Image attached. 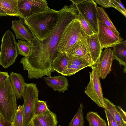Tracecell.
<instances>
[{"mask_svg": "<svg viewBox=\"0 0 126 126\" xmlns=\"http://www.w3.org/2000/svg\"><path fill=\"white\" fill-rule=\"evenodd\" d=\"M78 12L73 4L65 5L58 11V22L47 38L40 41L32 33L33 38L30 53L27 57L22 58L20 62L29 76L37 79L45 76H51L55 71L52 63L59 52L57 49L61 35L67 25L77 18Z\"/></svg>", "mask_w": 126, "mask_h": 126, "instance_id": "cell-1", "label": "cell"}, {"mask_svg": "<svg viewBox=\"0 0 126 126\" xmlns=\"http://www.w3.org/2000/svg\"><path fill=\"white\" fill-rule=\"evenodd\" d=\"M58 11L49 8L24 19V22L36 38L42 41L49 36L58 19Z\"/></svg>", "mask_w": 126, "mask_h": 126, "instance_id": "cell-2", "label": "cell"}, {"mask_svg": "<svg viewBox=\"0 0 126 126\" xmlns=\"http://www.w3.org/2000/svg\"><path fill=\"white\" fill-rule=\"evenodd\" d=\"M90 36L82 29L79 21L73 20L68 24L62 32L58 43L57 51L67 53L76 42L81 41L89 50Z\"/></svg>", "mask_w": 126, "mask_h": 126, "instance_id": "cell-3", "label": "cell"}, {"mask_svg": "<svg viewBox=\"0 0 126 126\" xmlns=\"http://www.w3.org/2000/svg\"><path fill=\"white\" fill-rule=\"evenodd\" d=\"M16 98L9 78L0 83V114L12 123L17 108Z\"/></svg>", "mask_w": 126, "mask_h": 126, "instance_id": "cell-4", "label": "cell"}, {"mask_svg": "<svg viewBox=\"0 0 126 126\" xmlns=\"http://www.w3.org/2000/svg\"><path fill=\"white\" fill-rule=\"evenodd\" d=\"M14 35L9 30L3 35L0 46V64L6 68L15 62L18 54Z\"/></svg>", "mask_w": 126, "mask_h": 126, "instance_id": "cell-5", "label": "cell"}, {"mask_svg": "<svg viewBox=\"0 0 126 126\" xmlns=\"http://www.w3.org/2000/svg\"><path fill=\"white\" fill-rule=\"evenodd\" d=\"M39 91L36 84L26 83V87L23 96L24 100L22 126H28L35 117L34 107L38 99Z\"/></svg>", "mask_w": 126, "mask_h": 126, "instance_id": "cell-6", "label": "cell"}, {"mask_svg": "<svg viewBox=\"0 0 126 126\" xmlns=\"http://www.w3.org/2000/svg\"><path fill=\"white\" fill-rule=\"evenodd\" d=\"M91 67L92 71L89 72L90 81L84 92L98 106L105 108L104 97L97 67L95 64Z\"/></svg>", "mask_w": 126, "mask_h": 126, "instance_id": "cell-7", "label": "cell"}, {"mask_svg": "<svg viewBox=\"0 0 126 126\" xmlns=\"http://www.w3.org/2000/svg\"><path fill=\"white\" fill-rule=\"evenodd\" d=\"M75 6L78 12L97 34L98 21L96 3L94 0H84Z\"/></svg>", "mask_w": 126, "mask_h": 126, "instance_id": "cell-8", "label": "cell"}, {"mask_svg": "<svg viewBox=\"0 0 126 126\" xmlns=\"http://www.w3.org/2000/svg\"><path fill=\"white\" fill-rule=\"evenodd\" d=\"M48 4L46 0H19L18 7L24 19L47 10L49 8Z\"/></svg>", "mask_w": 126, "mask_h": 126, "instance_id": "cell-9", "label": "cell"}, {"mask_svg": "<svg viewBox=\"0 0 126 126\" xmlns=\"http://www.w3.org/2000/svg\"><path fill=\"white\" fill-rule=\"evenodd\" d=\"M97 33L98 40L102 49L113 47L123 41L121 37L119 38L109 27L98 21Z\"/></svg>", "mask_w": 126, "mask_h": 126, "instance_id": "cell-10", "label": "cell"}, {"mask_svg": "<svg viewBox=\"0 0 126 126\" xmlns=\"http://www.w3.org/2000/svg\"><path fill=\"white\" fill-rule=\"evenodd\" d=\"M113 53V49L111 48H105L102 52L95 64L100 79H105L107 75L110 72L114 60Z\"/></svg>", "mask_w": 126, "mask_h": 126, "instance_id": "cell-11", "label": "cell"}, {"mask_svg": "<svg viewBox=\"0 0 126 126\" xmlns=\"http://www.w3.org/2000/svg\"><path fill=\"white\" fill-rule=\"evenodd\" d=\"M11 28L15 34L16 39L26 41L32 44L33 38L32 33L22 19L20 18L12 21Z\"/></svg>", "mask_w": 126, "mask_h": 126, "instance_id": "cell-12", "label": "cell"}, {"mask_svg": "<svg viewBox=\"0 0 126 126\" xmlns=\"http://www.w3.org/2000/svg\"><path fill=\"white\" fill-rule=\"evenodd\" d=\"M104 100L105 108L110 113L118 126H126V113L121 107L115 105L107 98H104Z\"/></svg>", "mask_w": 126, "mask_h": 126, "instance_id": "cell-13", "label": "cell"}, {"mask_svg": "<svg viewBox=\"0 0 126 126\" xmlns=\"http://www.w3.org/2000/svg\"><path fill=\"white\" fill-rule=\"evenodd\" d=\"M43 79L47 84L55 91L64 93L69 86L67 79L64 76L60 75L45 77Z\"/></svg>", "mask_w": 126, "mask_h": 126, "instance_id": "cell-14", "label": "cell"}, {"mask_svg": "<svg viewBox=\"0 0 126 126\" xmlns=\"http://www.w3.org/2000/svg\"><path fill=\"white\" fill-rule=\"evenodd\" d=\"M66 53L68 57H80L87 61L91 66L93 65L87 47L81 41L76 43Z\"/></svg>", "mask_w": 126, "mask_h": 126, "instance_id": "cell-15", "label": "cell"}, {"mask_svg": "<svg viewBox=\"0 0 126 126\" xmlns=\"http://www.w3.org/2000/svg\"><path fill=\"white\" fill-rule=\"evenodd\" d=\"M9 78L17 99H21L24 95L26 83L23 76L20 74L12 72L10 73Z\"/></svg>", "mask_w": 126, "mask_h": 126, "instance_id": "cell-16", "label": "cell"}, {"mask_svg": "<svg viewBox=\"0 0 126 126\" xmlns=\"http://www.w3.org/2000/svg\"><path fill=\"white\" fill-rule=\"evenodd\" d=\"M19 0H0V8L7 16H13L24 19L23 15L18 7Z\"/></svg>", "mask_w": 126, "mask_h": 126, "instance_id": "cell-17", "label": "cell"}, {"mask_svg": "<svg viewBox=\"0 0 126 126\" xmlns=\"http://www.w3.org/2000/svg\"><path fill=\"white\" fill-rule=\"evenodd\" d=\"M102 50L97 34L90 36L89 52L93 65L98 60Z\"/></svg>", "mask_w": 126, "mask_h": 126, "instance_id": "cell-18", "label": "cell"}, {"mask_svg": "<svg viewBox=\"0 0 126 126\" xmlns=\"http://www.w3.org/2000/svg\"><path fill=\"white\" fill-rule=\"evenodd\" d=\"M114 60L119 63L120 66L123 65L124 67L123 71L126 73V40L122 41L113 47Z\"/></svg>", "mask_w": 126, "mask_h": 126, "instance_id": "cell-19", "label": "cell"}, {"mask_svg": "<svg viewBox=\"0 0 126 126\" xmlns=\"http://www.w3.org/2000/svg\"><path fill=\"white\" fill-rule=\"evenodd\" d=\"M68 60L66 53L59 52L52 63L53 69L62 75L67 66Z\"/></svg>", "mask_w": 126, "mask_h": 126, "instance_id": "cell-20", "label": "cell"}, {"mask_svg": "<svg viewBox=\"0 0 126 126\" xmlns=\"http://www.w3.org/2000/svg\"><path fill=\"white\" fill-rule=\"evenodd\" d=\"M98 21L102 23L109 27L118 38L121 37L106 12L103 8L97 6Z\"/></svg>", "mask_w": 126, "mask_h": 126, "instance_id": "cell-21", "label": "cell"}, {"mask_svg": "<svg viewBox=\"0 0 126 126\" xmlns=\"http://www.w3.org/2000/svg\"><path fill=\"white\" fill-rule=\"evenodd\" d=\"M36 117L42 126H57V116L49 110Z\"/></svg>", "mask_w": 126, "mask_h": 126, "instance_id": "cell-22", "label": "cell"}, {"mask_svg": "<svg viewBox=\"0 0 126 126\" xmlns=\"http://www.w3.org/2000/svg\"><path fill=\"white\" fill-rule=\"evenodd\" d=\"M89 126H107L105 120L102 118L96 112L89 111L86 116Z\"/></svg>", "mask_w": 126, "mask_h": 126, "instance_id": "cell-23", "label": "cell"}, {"mask_svg": "<svg viewBox=\"0 0 126 126\" xmlns=\"http://www.w3.org/2000/svg\"><path fill=\"white\" fill-rule=\"evenodd\" d=\"M83 108V105L81 103L77 112L69 123V126H84L85 121L82 110Z\"/></svg>", "mask_w": 126, "mask_h": 126, "instance_id": "cell-24", "label": "cell"}, {"mask_svg": "<svg viewBox=\"0 0 126 126\" xmlns=\"http://www.w3.org/2000/svg\"><path fill=\"white\" fill-rule=\"evenodd\" d=\"M16 44L18 55L27 57L30 52L31 47V44L27 41L19 40Z\"/></svg>", "mask_w": 126, "mask_h": 126, "instance_id": "cell-25", "label": "cell"}, {"mask_svg": "<svg viewBox=\"0 0 126 126\" xmlns=\"http://www.w3.org/2000/svg\"><path fill=\"white\" fill-rule=\"evenodd\" d=\"M77 19L79 21L82 29L87 35L90 36L96 33L88 23L79 12Z\"/></svg>", "mask_w": 126, "mask_h": 126, "instance_id": "cell-26", "label": "cell"}, {"mask_svg": "<svg viewBox=\"0 0 126 126\" xmlns=\"http://www.w3.org/2000/svg\"><path fill=\"white\" fill-rule=\"evenodd\" d=\"M49 110L46 101L37 99L34 107L35 117L41 115Z\"/></svg>", "mask_w": 126, "mask_h": 126, "instance_id": "cell-27", "label": "cell"}, {"mask_svg": "<svg viewBox=\"0 0 126 126\" xmlns=\"http://www.w3.org/2000/svg\"><path fill=\"white\" fill-rule=\"evenodd\" d=\"M23 120V106L19 105L16 111L12 122V126H22Z\"/></svg>", "mask_w": 126, "mask_h": 126, "instance_id": "cell-28", "label": "cell"}, {"mask_svg": "<svg viewBox=\"0 0 126 126\" xmlns=\"http://www.w3.org/2000/svg\"><path fill=\"white\" fill-rule=\"evenodd\" d=\"M68 63L85 68L88 66L91 67L88 61L83 58L78 57H68Z\"/></svg>", "mask_w": 126, "mask_h": 126, "instance_id": "cell-29", "label": "cell"}, {"mask_svg": "<svg viewBox=\"0 0 126 126\" xmlns=\"http://www.w3.org/2000/svg\"><path fill=\"white\" fill-rule=\"evenodd\" d=\"M84 68L85 67L83 66L68 63L66 68L62 75L67 76H71Z\"/></svg>", "mask_w": 126, "mask_h": 126, "instance_id": "cell-30", "label": "cell"}, {"mask_svg": "<svg viewBox=\"0 0 126 126\" xmlns=\"http://www.w3.org/2000/svg\"><path fill=\"white\" fill-rule=\"evenodd\" d=\"M110 1L114 7V8L126 17V10L122 1L120 0H110Z\"/></svg>", "mask_w": 126, "mask_h": 126, "instance_id": "cell-31", "label": "cell"}, {"mask_svg": "<svg viewBox=\"0 0 126 126\" xmlns=\"http://www.w3.org/2000/svg\"><path fill=\"white\" fill-rule=\"evenodd\" d=\"M104 109V111L107 119L108 126H118L117 123L110 113L105 108Z\"/></svg>", "mask_w": 126, "mask_h": 126, "instance_id": "cell-32", "label": "cell"}, {"mask_svg": "<svg viewBox=\"0 0 126 126\" xmlns=\"http://www.w3.org/2000/svg\"><path fill=\"white\" fill-rule=\"evenodd\" d=\"M94 1L105 8L111 7L114 8L110 1V0H94Z\"/></svg>", "mask_w": 126, "mask_h": 126, "instance_id": "cell-33", "label": "cell"}, {"mask_svg": "<svg viewBox=\"0 0 126 126\" xmlns=\"http://www.w3.org/2000/svg\"><path fill=\"white\" fill-rule=\"evenodd\" d=\"M0 126H12V123L8 121L0 114Z\"/></svg>", "mask_w": 126, "mask_h": 126, "instance_id": "cell-34", "label": "cell"}, {"mask_svg": "<svg viewBox=\"0 0 126 126\" xmlns=\"http://www.w3.org/2000/svg\"><path fill=\"white\" fill-rule=\"evenodd\" d=\"M9 78V75L7 72L0 71V83Z\"/></svg>", "mask_w": 126, "mask_h": 126, "instance_id": "cell-35", "label": "cell"}, {"mask_svg": "<svg viewBox=\"0 0 126 126\" xmlns=\"http://www.w3.org/2000/svg\"><path fill=\"white\" fill-rule=\"evenodd\" d=\"M29 125L30 126H42L36 117L33 118Z\"/></svg>", "mask_w": 126, "mask_h": 126, "instance_id": "cell-36", "label": "cell"}, {"mask_svg": "<svg viewBox=\"0 0 126 126\" xmlns=\"http://www.w3.org/2000/svg\"><path fill=\"white\" fill-rule=\"evenodd\" d=\"M70 0L72 2L73 4L76 6L83 2L84 0Z\"/></svg>", "mask_w": 126, "mask_h": 126, "instance_id": "cell-37", "label": "cell"}, {"mask_svg": "<svg viewBox=\"0 0 126 126\" xmlns=\"http://www.w3.org/2000/svg\"><path fill=\"white\" fill-rule=\"evenodd\" d=\"M5 13L0 8V17L1 16H7Z\"/></svg>", "mask_w": 126, "mask_h": 126, "instance_id": "cell-38", "label": "cell"}, {"mask_svg": "<svg viewBox=\"0 0 126 126\" xmlns=\"http://www.w3.org/2000/svg\"><path fill=\"white\" fill-rule=\"evenodd\" d=\"M61 126L60 125H59L58 126Z\"/></svg>", "mask_w": 126, "mask_h": 126, "instance_id": "cell-39", "label": "cell"}, {"mask_svg": "<svg viewBox=\"0 0 126 126\" xmlns=\"http://www.w3.org/2000/svg\"><path fill=\"white\" fill-rule=\"evenodd\" d=\"M30 126V125H29V126Z\"/></svg>", "mask_w": 126, "mask_h": 126, "instance_id": "cell-40", "label": "cell"}]
</instances>
